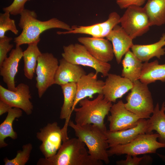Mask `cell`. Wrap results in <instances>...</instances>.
Returning <instances> with one entry per match:
<instances>
[{"mask_svg":"<svg viewBox=\"0 0 165 165\" xmlns=\"http://www.w3.org/2000/svg\"><path fill=\"white\" fill-rule=\"evenodd\" d=\"M85 144L78 138H68L63 144L57 153L49 158H41L37 165H102V161L93 159Z\"/></svg>","mask_w":165,"mask_h":165,"instance_id":"1","label":"cell"},{"mask_svg":"<svg viewBox=\"0 0 165 165\" xmlns=\"http://www.w3.org/2000/svg\"><path fill=\"white\" fill-rule=\"evenodd\" d=\"M20 15L18 25L22 30L14 39L16 46L39 42L40 34L48 29L60 28L66 31L72 29L69 25L56 18L46 21L40 20L37 19V14L34 11L25 9Z\"/></svg>","mask_w":165,"mask_h":165,"instance_id":"2","label":"cell"},{"mask_svg":"<svg viewBox=\"0 0 165 165\" xmlns=\"http://www.w3.org/2000/svg\"><path fill=\"white\" fill-rule=\"evenodd\" d=\"M80 107H75V123L80 125L92 124L105 133L107 130L104 123L105 116L108 115L112 105V102L106 100L103 94H98L92 100L86 98L79 102Z\"/></svg>","mask_w":165,"mask_h":165,"instance_id":"3","label":"cell"},{"mask_svg":"<svg viewBox=\"0 0 165 165\" xmlns=\"http://www.w3.org/2000/svg\"><path fill=\"white\" fill-rule=\"evenodd\" d=\"M68 126L73 129L77 138L87 146L88 153L93 159L103 161L106 164L109 163L107 152L109 146L105 133L94 125H79L70 120Z\"/></svg>","mask_w":165,"mask_h":165,"instance_id":"4","label":"cell"},{"mask_svg":"<svg viewBox=\"0 0 165 165\" xmlns=\"http://www.w3.org/2000/svg\"><path fill=\"white\" fill-rule=\"evenodd\" d=\"M159 135L157 133H145L138 135L130 142L109 148L107 150L109 156L123 154L138 156L155 153L160 148H165V144L157 140Z\"/></svg>","mask_w":165,"mask_h":165,"instance_id":"5","label":"cell"},{"mask_svg":"<svg viewBox=\"0 0 165 165\" xmlns=\"http://www.w3.org/2000/svg\"><path fill=\"white\" fill-rule=\"evenodd\" d=\"M124 103L129 111L142 119L149 118L154 110L151 93L148 85L138 80L133 82V86L126 97Z\"/></svg>","mask_w":165,"mask_h":165,"instance_id":"6","label":"cell"},{"mask_svg":"<svg viewBox=\"0 0 165 165\" xmlns=\"http://www.w3.org/2000/svg\"><path fill=\"white\" fill-rule=\"evenodd\" d=\"M62 58L73 64L87 66L93 68L97 74L104 77L109 74L111 65L108 63L100 61L94 57L82 44H71L63 47Z\"/></svg>","mask_w":165,"mask_h":165,"instance_id":"7","label":"cell"},{"mask_svg":"<svg viewBox=\"0 0 165 165\" xmlns=\"http://www.w3.org/2000/svg\"><path fill=\"white\" fill-rule=\"evenodd\" d=\"M120 17L121 26L133 39L146 33L150 26L148 16L143 7L129 6Z\"/></svg>","mask_w":165,"mask_h":165,"instance_id":"8","label":"cell"},{"mask_svg":"<svg viewBox=\"0 0 165 165\" xmlns=\"http://www.w3.org/2000/svg\"><path fill=\"white\" fill-rule=\"evenodd\" d=\"M59 64L57 59L51 53H42L38 57L35 71L36 87L39 98L50 87L54 84L55 75Z\"/></svg>","mask_w":165,"mask_h":165,"instance_id":"9","label":"cell"},{"mask_svg":"<svg viewBox=\"0 0 165 165\" xmlns=\"http://www.w3.org/2000/svg\"><path fill=\"white\" fill-rule=\"evenodd\" d=\"M64 137L63 130L57 122L48 123L40 130L36 137L42 142L39 149L45 158H50L57 153Z\"/></svg>","mask_w":165,"mask_h":165,"instance_id":"10","label":"cell"},{"mask_svg":"<svg viewBox=\"0 0 165 165\" xmlns=\"http://www.w3.org/2000/svg\"><path fill=\"white\" fill-rule=\"evenodd\" d=\"M31 98L29 86L21 83L16 86L15 91L6 89L0 85V100L12 107L20 108L28 115H31L33 106L30 101Z\"/></svg>","mask_w":165,"mask_h":165,"instance_id":"11","label":"cell"},{"mask_svg":"<svg viewBox=\"0 0 165 165\" xmlns=\"http://www.w3.org/2000/svg\"><path fill=\"white\" fill-rule=\"evenodd\" d=\"M108 119L109 122V130L112 132L134 127L140 119H142L128 110L122 100L112 105Z\"/></svg>","mask_w":165,"mask_h":165,"instance_id":"12","label":"cell"},{"mask_svg":"<svg viewBox=\"0 0 165 165\" xmlns=\"http://www.w3.org/2000/svg\"><path fill=\"white\" fill-rule=\"evenodd\" d=\"M120 17L116 12L110 13L108 19L100 23L87 26L73 25L72 30L64 31H57L58 35L69 34H81L90 35L95 38H104L110 33L114 27L119 23Z\"/></svg>","mask_w":165,"mask_h":165,"instance_id":"13","label":"cell"},{"mask_svg":"<svg viewBox=\"0 0 165 165\" xmlns=\"http://www.w3.org/2000/svg\"><path fill=\"white\" fill-rule=\"evenodd\" d=\"M77 39L98 61L108 63L113 59L114 55L112 45L107 39L92 37H79Z\"/></svg>","mask_w":165,"mask_h":165,"instance_id":"14","label":"cell"},{"mask_svg":"<svg viewBox=\"0 0 165 165\" xmlns=\"http://www.w3.org/2000/svg\"><path fill=\"white\" fill-rule=\"evenodd\" d=\"M97 74L91 72L82 76L76 83V93L72 109V112L81 100L93 97L96 94H103L105 82L97 79Z\"/></svg>","mask_w":165,"mask_h":165,"instance_id":"15","label":"cell"},{"mask_svg":"<svg viewBox=\"0 0 165 165\" xmlns=\"http://www.w3.org/2000/svg\"><path fill=\"white\" fill-rule=\"evenodd\" d=\"M133 86L128 79L115 74L109 73L105 82L103 94L105 98L111 102L115 103L121 98Z\"/></svg>","mask_w":165,"mask_h":165,"instance_id":"16","label":"cell"},{"mask_svg":"<svg viewBox=\"0 0 165 165\" xmlns=\"http://www.w3.org/2000/svg\"><path fill=\"white\" fill-rule=\"evenodd\" d=\"M148 120L141 119L135 127L116 131L107 130L105 134L107 138L109 148L117 145L127 144L139 135L148 133Z\"/></svg>","mask_w":165,"mask_h":165,"instance_id":"17","label":"cell"},{"mask_svg":"<svg viewBox=\"0 0 165 165\" xmlns=\"http://www.w3.org/2000/svg\"><path fill=\"white\" fill-rule=\"evenodd\" d=\"M23 51L20 46H16L0 66V75L9 90L16 89L15 78L17 72L19 61L23 57Z\"/></svg>","mask_w":165,"mask_h":165,"instance_id":"18","label":"cell"},{"mask_svg":"<svg viewBox=\"0 0 165 165\" xmlns=\"http://www.w3.org/2000/svg\"><path fill=\"white\" fill-rule=\"evenodd\" d=\"M106 38L112 42L116 62L119 64L123 56L134 45L133 39L118 24L114 27Z\"/></svg>","mask_w":165,"mask_h":165,"instance_id":"19","label":"cell"},{"mask_svg":"<svg viewBox=\"0 0 165 165\" xmlns=\"http://www.w3.org/2000/svg\"><path fill=\"white\" fill-rule=\"evenodd\" d=\"M86 74L81 65L74 64L62 58L59 61L54 79V84L60 86L69 83H75Z\"/></svg>","mask_w":165,"mask_h":165,"instance_id":"20","label":"cell"},{"mask_svg":"<svg viewBox=\"0 0 165 165\" xmlns=\"http://www.w3.org/2000/svg\"><path fill=\"white\" fill-rule=\"evenodd\" d=\"M165 33L163 34L158 42L150 44L133 45L131 50L134 54L142 62H147L156 57L160 59L165 55Z\"/></svg>","mask_w":165,"mask_h":165,"instance_id":"21","label":"cell"},{"mask_svg":"<svg viewBox=\"0 0 165 165\" xmlns=\"http://www.w3.org/2000/svg\"><path fill=\"white\" fill-rule=\"evenodd\" d=\"M129 50L125 54L122 61L123 68L121 76L127 78L133 83L139 80L143 63Z\"/></svg>","mask_w":165,"mask_h":165,"instance_id":"22","label":"cell"},{"mask_svg":"<svg viewBox=\"0 0 165 165\" xmlns=\"http://www.w3.org/2000/svg\"><path fill=\"white\" fill-rule=\"evenodd\" d=\"M61 86L64 95V102L61 108L60 118L61 119H65L63 128L67 130L76 93V83H69Z\"/></svg>","mask_w":165,"mask_h":165,"instance_id":"23","label":"cell"},{"mask_svg":"<svg viewBox=\"0 0 165 165\" xmlns=\"http://www.w3.org/2000/svg\"><path fill=\"white\" fill-rule=\"evenodd\" d=\"M139 80L147 85L158 80L165 82V64H160L157 60L144 62Z\"/></svg>","mask_w":165,"mask_h":165,"instance_id":"24","label":"cell"},{"mask_svg":"<svg viewBox=\"0 0 165 165\" xmlns=\"http://www.w3.org/2000/svg\"><path fill=\"white\" fill-rule=\"evenodd\" d=\"M22 110L13 107L8 112V114L4 121L0 125V148L6 147L8 144L5 142V139L9 137L13 140L16 139L17 134L13 128V123L15 119L19 118L22 115Z\"/></svg>","mask_w":165,"mask_h":165,"instance_id":"25","label":"cell"},{"mask_svg":"<svg viewBox=\"0 0 165 165\" xmlns=\"http://www.w3.org/2000/svg\"><path fill=\"white\" fill-rule=\"evenodd\" d=\"M39 42H36L28 44L27 49L23 51L24 73L25 76L30 80L32 79L34 77L38 58L42 53L38 46Z\"/></svg>","mask_w":165,"mask_h":165,"instance_id":"26","label":"cell"},{"mask_svg":"<svg viewBox=\"0 0 165 165\" xmlns=\"http://www.w3.org/2000/svg\"><path fill=\"white\" fill-rule=\"evenodd\" d=\"M143 7L150 26H160L165 24V0H147Z\"/></svg>","mask_w":165,"mask_h":165,"instance_id":"27","label":"cell"},{"mask_svg":"<svg viewBox=\"0 0 165 165\" xmlns=\"http://www.w3.org/2000/svg\"><path fill=\"white\" fill-rule=\"evenodd\" d=\"M165 102L160 108L159 104L156 105L152 115L148 119V133L156 130L159 135V141L165 144V113L164 109Z\"/></svg>","mask_w":165,"mask_h":165,"instance_id":"28","label":"cell"},{"mask_svg":"<svg viewBox=\"0 0 165 165\" xmlns=\"http://www.w3.org/2000/svg\"><path fill=\"white\" fill-rule=\"evenodd\" d=\"M22 150L17 152L16 156L13 159L9 160L7 157L3 160L5 165H24L29 160L32 149V146L30 143L24 145Z\"/></svg>","mask_w":165,"mask_h":165,"instance_id":"29","label":"cell"},{"mask_svg":"<svg viewBox=\"0 0 165 165\" xmlns=\"http://www.w3.org/2000/svg\"><path fill=\"white\" fill-rule=\"evenodd\" d=\"M9 12L6 11L0 14V38L5 36V33L10 31L14 34H18L19 31L14 20L10 17Z\"/></svg>","mask_w":165,"mask_h":165,"instance_id":"30","label":"cell"},{"mask_svg":"<svg viewBox=\"0 0 165 165\" xmlns=\"http://www.w3.org/2000/svg\"><path fill=\"white\" fill-rule=\"evenodd\" d=\"M152 160V158L148 155L138 157L137 156L127 155L126 159L117 161L116 163L117 165H139L149 163Z\"/></svg>","mask_w":165,"mask_h":165,"instance_id":"31","label":"cell"},{"mask_svg":"<svg viewBox=\"0 0 165 165\" xmlns=\"http://www.w3.org/2000/svg\"><path fill=\"white\" fill-rule=\"evenodd\" d=\"M13 39L11 37L6 36L0 38V66L7 57V54L13 46L10 42Z\"/></svg>","mask_w":165,"mask_h":165,"instance_id":"32","label":"cell"},{"mask_svg":"<svg viewBox=\"0 0 165 165\" xmlns=\"http://www.w3.org/2000/svg\"><path fill=\"white\" fill-rule=\"evenodd\" d=\"M31 0H14L12 3L9 6L4 8V12L7 11L10 14L16 15L20 14L25 9L24 6L26 2Z\"/></svg>","mask_w":165,"mask_h":165,"instance_id":"33","label":"cell"},{"mask_svg":"<svg viewBox=\"0 0 165 165\" xmlns=\"http://www.w3.org/2000/svg\"><path fill=\"white\" fill-rule=\"evenodd\" d=\"M146 0H116L121 9H126L129 6H141Z\"/></svg>","mask_w":165,"mask_h":165,"instance_id":"34","label":"cell"},{"mask_svg":"<svg viewBox=\"0 0 165 165\" xmlns=\"http://www.w3.org/2000/svg\"><path fill=\"white\" fill-rule=\"evenodd\" d=\"M9 104L0 100V116L8 112L10 109L12 108Z\"/></svg>","mask_w":165,"mask_h":165,"instance_id":"35","label":"cell"},{"mask_svg":"<svg viewBox=\"0 0 165 165\" xmlns=\"http://www.w3.org/2000/svg\"><path fill=\"white\" fill-rule=\"evenodd\" d=\"M158 156L160 157L162 160L165 161V155L157 154Z\"/></svg>","mask_w":165,"mask_h":165,"instance_id":"36","label":"cell"},{"mask_svg":"<svg viewBox=\"0 0 165 165\" xmlns=\"http://www.w3.org/2000/svg\"><path fill=\"white\" fill-rule=\"evenodd\" d=\"M164 111H165V104H164Z\"/></svg>","mask_w":165,"mask_h":165,"instance_id":"37","label":"cell"},{"mask_svg":"<svg viewBox=\"0 0 165 165\" xmlns=\"http://www.w3.org/2000/svg\"></svg>","mask_w":165,"mask_h":165,"instance_id":"38","label":"cell"}]
</instances>
